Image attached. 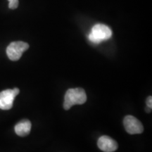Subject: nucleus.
I'll return each instance as SVG.
<instances>
[{
    "mask_svg": "<svg viewBox=\"0 0 152 152\" xmlns=\"http://www.w3.org/2000/svg\"><path fill=\"white\" fill-rule=\"evenodd\" d=\"M87 101V95L83 88L69 89L66 93L64 97V108L69 110L74 105H81Z\"/></svg>",
    "mask_w": 152,
    "mask_h": 152,
    "instance_id": "1",
    "label": "nucleus"
},
{
    "mask_svg": "<svg viewBox=\"0 0 152 152\" xmlns=\"http://www.w3.org/2000/svg\"><path fill=\"white\" fill-rule=\"evenodd\" d=\"M112 36L111 28L104 24H96L93 26L92 32L89 35V39L94 44H99L109 39Z\"/></svg>",
    "mask_w": 152,
    "mask_h": 152,
    "instance_id": "2",
    "label": "nucleus"
},
{
    "mask_svg": "<svg viewBox=\"0 0 152 152\" xmlns=\"http://www.w3.org/2000/svg\"><path fill=\"white\" fill-rule=\"evenodd\" d=\"M29 48L28 43L22 41L13 42L7 48V54L11 61H18L22 56V54Z\"/></svg>",
    "mask_w": 152,
    "mask_h": 152,
    "instance_id": "3",
    "label": "nucleus"
},
{
    "mask_svg": "<svg viewBox=\"0 0 152 152\" xmlns=\"http://www.w3.org/2000/svg\"><path fill=\"white\" fill-rule=\"evenodd\" d=\"M125 130L130 134H141L144 131V127L142 123L132 115H127L123 121Z\"/></svg>",
    "mask_w": 152,
    "mask_h": 152,
    "instance_id": "4",
    "label": "nucleus"
},
{
    "mask_svg": "<svg viewBox=\"0 0 152 152\" xmlns=\"http://www.w3.org/2000/svg\"><path fill=\"white\" fill-rule=\"evenodd\" d=\"M16 96L14 90H6L0 92V109H11Z\"/></svg>",
    "mask_w": 152,
    "mask_h": 152,
    "instance_id": "5",
    "label": "nucleus"
},
{
    "mask_svg": "<svg viewBox=\"0 0 152 152\" xmlns=\"http://www.w3.org/2000/svg\"><path fill=\"white\" fill-rule=\"evenodd\" d=\"M98 147L104 152H113L118 149V143L109 136H102L98 140Z\"/></svg>",
    "mask_w": 152,
    "mask_h": 152,
    "instance_id": "6",
    "label": "nucleus"
},
{
    "mask_svg": "<svg viewBox=\"0 0 152 152\" xmlns=\"http://www.w3.org/2000/svg\"><path fill=\"white\" fill-rule=\"evenodd\" d=\"M31 123L29 120L23 119L18 122L15 126V132L20 137H26L29 134L31 130Z\"/></svg>",
    "mask_w": 152,
    "mask_h": 152,
    "instance_id": "7",
    "label": "nucleus"
},
{
    "mask_svg": "<svg viewBox=\"0 0 152 152\" xmlns=\"http://www.w3.org/2000/svg\"><path fill=\"white\" fill-rule=\"evenodd\" d=\"M9 7L11 9H15L18 6V0H8Z\"/></svg>",
    "mask_w": 152,
    "mask_h": 152,
    "instance_id": "8",
    "label": "nucleus"
},
{
    "mask_svg": "<svg viewBox=\"0 0 152 152\" xmlns=\"http://www.w3.org/2000/svg\"><path fill=\"white\" fill-rule=\"evenodd\" d=\"M147 106H148V107L149 108H152V98L151 96H148L147 99Z\"/></svg>",
    "mask_w": 152,
    "mask_h": 152,
    "instance_id": "9",
    "label": "nucleus"
},
{
    "mask_svg": "<svg viewBox=\"0 0 152 152\" xmlns=\"http://www.w3.org/2000/svg\"><path fill=\"white\" fill-rule=\"evenodd\" d=\"M151 111V108H149V107H148V106H147V109H146V112H147V113H150Z\"/></svg>",
    "mask_w": 152,
    "mask_h": 152,
    "instance_id": "10",
    "label": "nucleus"
}]
</instances>
